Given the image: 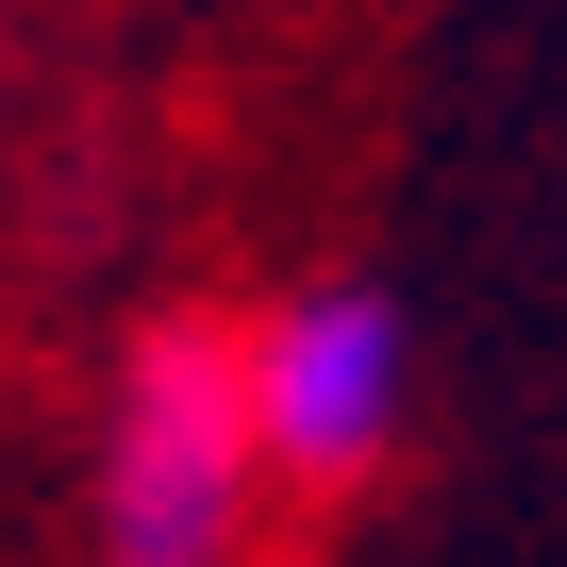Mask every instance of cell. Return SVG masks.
Segmentation results:
<instances>
[{
    "label": "cell",
    "instance_id": "1",
    "mask_svg": "<svg viewBox=\"0 0 567 567\" xmlns=\"http://www.w3.org/2000/svg\"><path fill=\"white\" fill-rule=\"evenodd\" d=\"M267 501L250 434V318H151L84 434V550L101 567H234Z\"/></svg>",
    "mask_w": 567,
    "mask_h": 567
},
{
    "label": "cell",
    "instance_id": "2",
    "mask_svg": "<svg viewBox=\"0 0 567 567\" xmlns=\"http://www.w3.org/2000/svg\"><path fill=\"white\" fill-rule=\"evenodd\" d=\"M401 401H417V334L368 267H318L250 301V434H267V484L301 501H351L384 451H401Z\"/></svg>",
    "mask_w": 567,
    "mask_h": 567
}]
</instances>
